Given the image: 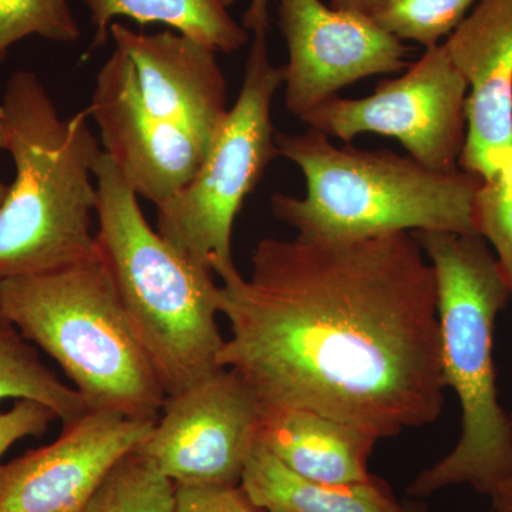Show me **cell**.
Returning <instances> with one entry per match:
<instances>
[{"label":"cell","mask_w":512,"mask_h":512,"mask_svg":"<svg viewBox=\"0 0 512 512\" xmlns=\"http://www.w3.org/2000/svg\"><path fill=\"white\" fill-rule=\"evenodd\" d=\"M444 46L468 84L458 165L481 183L512 174V0H478Z\"/></svg>","instance_id":"13"},{"label":"cell","mask_w":512,"mask_h":512,"mask_svg":"<svg viewBox=\"0 0 512 512\" xmlns=\"http://www.w3.org/2000/svg\"><path fill=\"white\" fill-rule=\"evenodd\" d=\"M9 399L45 404L62 423L87 412L80 394L43 362L0 302V402Z\"/></svg>","instance_id":"18"},{"label":"cell","mask_w":512,"mask_h":512,"mask_svg":"<svg viewBox=\"0 0 512 512\" xmlns=\"http://www.w3.org/2000/svg\"><path fill=\"white\" fill-rule=\"evenodd\" d=\"M80 35L69 0H0V63L26 37L73 43Z\"/></svg>","instance_id":"21"},{"label":"cell","mask_w":512,"mask_h":512,"mask_svg":"<svg viewBox=\"0 0 512 512\" xmlns=\"http://www.w3.org/2000/svg\"><path fill=\"white\" fill-rule=\"evenodd\" d=\"M269 3L271 0H251L244 16L242 25L254 36L266 35L269 26Z\"/></svg>","instance_id":"25"},{"label":"cell","mask_w":512,"mask_h":512,"mask_svg":"<svg viewBox=\"0 0 512 512\" xmlns=\"http://www.w3.org/2000/svg\"><path fill=\"white\" fill-rule=\"evenodd\" d=\"M377 0H332L333 8L357 10L370 15Z\"/></svg>","instance_id":"27"},{"label":"cell","mask_w":512,"mask_h":512,"mask_svg":"<svg viewBox=\"0 0 512 512\" xmlns=\"http://www.w3.org/2000/svg\"><path fill=\"white\" fill-rule=\"evenodd\" d=\"M376 437L353 424L312 412H264L259 443L299 476L330 484L367 481Z\"/></svg>","instance_id":"15"},{"label":"cell","mask_w":512,"mask_h":512,"mask_svg":"<svg viewBox=\"0 0 512 512\" xmlns=\"http://www.w3.org/2000/svg\"><path fill=\"white\" fill-rule=\"evenodd\" d=\"M262 417L252 387L220 367L165 397L153 431L136 451L175 485L239 487Z\"/></svg>","instance_id":"9"},{"label":"cell","mask_w":512,"mask_h":512,"mask_svg":"<svg viewBox=\"0 0 512 512\" xmlns=\"http://www.w3.org/2000/svg\"><path fill=\"white\" fill-rule=\"evenodd\" d=\"M279 157L298 165L305 197L275 194L272 215L308 241L352 242L400 232L477 234L481 181L457 170H430L393 151L338 147L330 137L276 131Z\"/></svg>","instance_id":"4"},{"label":"cell","mask_w":512,"mask_h":512,"mask_svg":"<svg viewBox=\"0 0 512 512\" xmlns=\"http://www.w3.org/2000/svg\"><path fill=\"white\" fill-rule=\"evenodd\" d=\"M89 117L60 116L33 72L9 77L0 120L15 180L0 205V281L96 258L94 167L103 150Z\"/></svg>","instance_id":"2"},{"label":"cell","mask_w":512,"mask_h":512,"mask_svg":"<svg viewBox=\"0 0 512 512\" xmlns=\"http://www.w3.org/2000/svg\"><path fill=\"white\" fill-rule=\"evenodd\" d=\"M94 175L97 254L165 394L181 392L221 367L220 285L151 227L104 151Z\"/></svg>","instance_id":"5"},{"label":"cell","mask_w":512,"mask_h":512,"mask_svg":"<svg viewBox=\"0 0 512 512\" xmlns=\"http://www.w3.org/2000/svg\"><path fill=\"white\" fill-rule=\"evenodd\" d=\"M87 113L99 128L104 153L138 197L156 207L190 183L210 148V141L165 126L144 110L133 63L117 46L97 73Z\"/></svg>","instance_id":"12"},{"label":"cell","mask_w":512,"mask_h":512,"mask_svg":"<svg viewBox=\"0 0 512 512\" xmlns=\"http://www.w3.org/2000/svg\"><path fill=\"white\" fill-rule=\"evenodd\" d=\"M217 276L231 330L218 362L264 412L312 410L377 440L443 413L436 276L413 234L265 238L249 278Z\"/></svg>","instance_id":"1"},{"label":"cell","mask_w":512,"mask_h":512,"mask_svg":"<svg viewBox=\"0 0 512 512\" xmlns=\"http://www.w3.org/2000/svg\"><path fill=\"white\" fill-rule=\"evenodd\" d=\"M433 266L439 316L441 376L461 407L458 443L409 487L427 497L473 485L491 495L512 476L510 414L498 400L494 332L511 288L488 242L478 234L413 232Z\"/></svg>","instance_id":"3"},{"label":"cell","mask_w":512,"mask_h":512,"mask_svg":"<svg viewBox=\"0 0 512 512\" xmlns=\"http://www.w3.org/2000/svg\"><path fill=\"white\" fill-rule=\"evenodd\" d=\"M239 487L264 512H412L375 477L350 484L309 480L286 467L262 443L252 451Z\"/></svg>","instance_id":"16"},{"label":"cell","mask_w":512,"mask_h":512,"mask_svg":"<svg viewBox=\"0 0 512 512\" xmlns=\"http://www.w3.org/2000/svg\"><path fill=\"white\" fill-rule=\"evenodd\" d=\"M114 46L130 57L144 110L165 126L210 141L227 114L228 84L217 52L177 32H134L114 22Z\"/></svg>","instance_id":"14"},{"label":"cell","mask_w":512,"mask_h":512,"mask_svg":"<svg viewBox=\"0 0 512 512\" xmlns=\"http://www.w3.org/2000/svg\"><path fill=\"white\" fill-rule=\"evenodd\" d=\"M467 97V80L440 43L370 96L332 97L301 121L345 143L360 134L394 138L417 163L451 173L460 170L466 143Z\"/></svg>","instance_id":"8"},{"label":"cell","mask_w":512,"mask_h":512,"mask_svg":"<svg viewBox=\"0 0 512 512\" xmlns=\"http://www.w3.org/2000/svg\"><path fill=\"white\" fill-rule=\"evenodd\" d=\"M511 298H512V288H511Z\"/></svg>","instance_id":"29"},{"label":"cell","mask_w":512,"mask_h":512,"mask_svg":"<svg viewBox=\"0 0 512 512\" xmlns=\"http://www.w3.org/2000/svg\"><path fill=\"white\" fill-rule=\"evenodd\" d=\"M175 484L137 451L110 471L80 512H174Z\"/></svg>","instance_id":"19"},{"label":"cell","mask_w":512,"mask_h":512,"mask_svg":"<svg viewBox=\"0 0 512 512\" xmlns=\"http://www.w3.org/2000/svg\"><path fill=\"white\" fill-rule=\"evenodd\" d=\"M276 2L289 55L282 67L285 107L296 119L350 84L406 66L409 47L367 13L322 0Z\"/></svg>","instance_id":"10"},{"label":"cell","mask_w":512,"mask_h":512,"mask_svg":"<svg viewBox=\"0 0 512 512\" xmlns=\"http://www.w3.org/2000/svg\"><path fill=\"white\" fill-rule=\"evenodd\" d=\"M474 224L512 288V175L481 183L474 202Z\"/></svg>","instance_id":"22"},{"label":"cell","mask_w":512,"mask_h":512,"mask_svg":"<svg viewBox=\"0 0 512 512\" xmlns=\"http://www.w3.org/2000/svg\"><path fill=\"white\" fill-rule=\"evenodd\" d=\"M282 83V67L269 59L266 35L254 36L241 92L215 131L200 170L157 207V231L212 274L234 268L235 218L279 157L272 104Z\"/></svg>","instance_id":"7"},{"label":"cell","mask_w":512,"mask_h":512,"mask_svg":"<svg viewBox=\"0 0 512 512\" xmlns=\"http://www.w3.org/2000/svg\"><path fill=\"white\" fill-rule=\"evenodd\" d=\"M478 0H377L373 19L397 39L424 49L440 45L463 22Z\"/></svg>","instance_id":"20"},{"label":"cell","mask_w":512,"mask_h":512,"mask_svg":"<svg viewBox=\"0 0 512 512\" xmlns=\"http://www.w3.org/2000/svg\"><path fill=\"white\" fill-rule=\"evenodd\" d=\"M5 150V133H3L2 120H0V151ZM9 185L3 183L0 178V205L5 201L6 194H8Z\"/></svg>","instance_id":"28"},{"label":"cell","mask_w":512,"mask_h":512,"mask_svg":"<svg viewBox=\"0 0 512 512\" xmlns=\"http://www.w3.org/2000/svg\"><path fill=\"white\" fill-rule=\"evenodd\" d=\"M512 430V412L510 413ZM495 512H512V476L503 481L490 495Z\"/></svg>","instance_id":"26"},{"label":"cell","mask_w":512,"mask_h":512,"mask_svg":"<svg viewBox=\"0 0 512 512\" xmlns=\"http://www.w3.org/2000/svg\"><path fill=\"white\" fill-rule=\"evenodd\" d=\"M156 421L87 410L63 423L53 443L0 464V512H80Z\"/></svg>","instance_id":"11"},{"label":"cell","mask_w":512,"mask_h":512,"mask_svg":"<svg viewBox=\"0 0 512 512\" xmlns=\"http://www.w3.org/2000/svg\"><path fill=\"white\" fill-rule=\"evenodd\" d=\"M57 416L49 407L33 400H18L12 409L0 414V460L18 441L40 437Z\"/></svg>","instance_id":"23"},{"label":"cell","mask_w":512,"mask_h":512,"mask_svg":"<svg viewBox=\"0 0 512 512\" xmlns=\"http://www.w3.org/2000/svg\"><path fill=\"white\" fill-rule=\"evenodd\" d=\"M0 302L22 335L63 370L90 412L157 420L165 394L96 258L2 279Z\"/></svg>","instance_id":"6"},{"label":"cell","mask_w":512,"mask_h":512,"mask_svg":"<svg viewBox=\"0 0 512 512\" xmlns=\"http://www.w3.org/2000/svg\"><path fill=\"white\" fill-rule=\"evenodd\" d=\"M96 26L93 47L109 40L114 19L140 25L170 26L217 53H234L247 45L249 32L239 25L231 8L237 0H83Z\"/></svg>","instance_id":"17"},{"label":"cell","mask_w":512,"mask_h":512,"mask_svg":"<svg viewBox=\"0 0 512 512\" xmlns=\"http://www.w3.org/2000/svg\"><path fill=\"white\" fill-rule=\"evenodd\" d=\"M174 512H259L241 487L175 485Z\"/></svg>","instance_id":"24"}]
</instances>
